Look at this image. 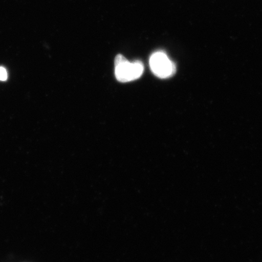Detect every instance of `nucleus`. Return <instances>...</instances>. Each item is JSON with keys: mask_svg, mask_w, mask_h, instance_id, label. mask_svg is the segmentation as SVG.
Returning a JSON list of instances; mask_svg holds the SVG:
<instances>
[{"mask_svg": "<svg viewBox=\"0 0 262 262\" xmlns=\"http://www.w3.org/2000/svg\"><path fill=\"white\" fill-rule=\"evenodd\" d=\"M149 63L152 73L159 78H168L176 73L175 64L163 52L153 54L150 57Z\"/></svg>", "mask_w": 262, "mask_h": 262, "instance_id": "2", "label": "nucleus"}, {"mask_svg": "<svg viewBox=\"0 0 262 262\" xmlns=\"http://www.w3.org/2000/svg\"><path fill=\"white\" fill-rule=\"evenodd\" d=\"M8 73L6 69L3 67H0V80L5 81L7 80Z\"/></svg>", "mask_w": 262, "mask_h": 262, "instance_id": "3", "label": "nucleus"}, {"mask_svg": "<svg viewBox=\"0 0 262 262\" xmlns=\"http://www.w3.org/2000/svg\"><path fill=\"white\" fill-rule=\"evenodd\" d=\"M144 66L140 61L130 63L122 55L115 59V74L120 82H128L138 79L143 73Z\"/></svg>", "mask_w": 262, "mask_h": 262, "instance_id": "1", "label": "nucleus"}]
</instances>
